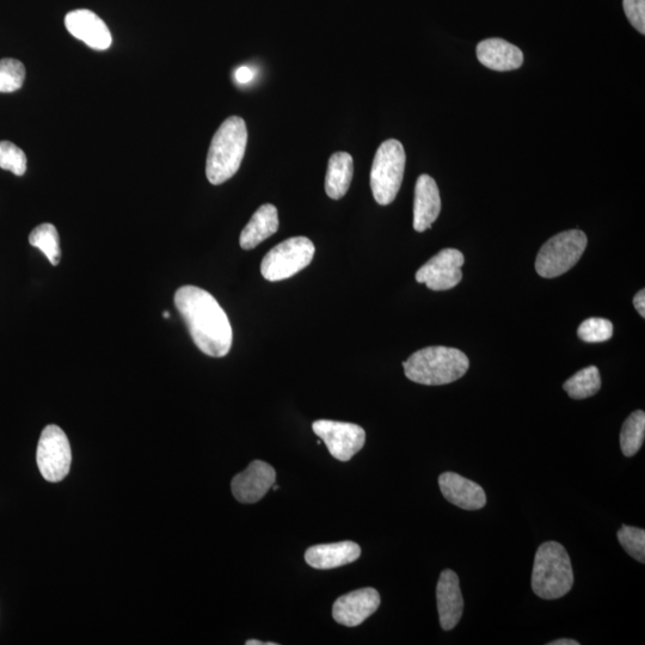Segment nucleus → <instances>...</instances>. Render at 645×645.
Returning <instances> with one entry per match:
<instances>
[{
    "mask_svg": "<svg viewBox=\"0 0 645 645\" xmlns=\"http://www.w3.org/2000/svg\"><path fill=\"white\" fill-rule=\"evenodd\" d=\"M175 305L202 353L213 358L229 354L233 341L231 324L212 294L199 287L183 286L175 294Z\"/></svg>",
    "mask_w": 645,
    "mask_h": 645,
    "instance_id": "nucleus-1",
    "label": "nucleus"
},
{
    "mask_svg": "<svg viewBox=\"0 0 645 645\" xmlns=\"http://www.w3.org/2000/svg\"><path fill=\"white\" fill-rule=\"evenodd\" d=\"M405 377L411 382L439 386L457 382L469 371L470 361L462 350L428 347L403 362Z\"/></svg>",
    "mask_w": 645,
    "mask_h": 645,
    "instance_id": "nucleus-2",
    "label": "nucleus"
},
{
    "mask_svg": "<svg viewBox=\"0 0 645 645\" xmlns=\"http://www.w3.org/2000/svg\"><path fill=\"white\" fill-rule=\"evenodd\" d=\"M248 144V129L239 116L226 119L215 132L208 151L206 175L208 181L219 186L237 174Z\"/></svg>",
    "mask_w": 645,
    "mask_h": 645,
    "instance_id": "nucleus-3",
    "label": "nucleus"
},
{
    "mask_svg": "<svg viewBox=\"0 0 645 645\" xmlns=\"http://www.w3.org/2000/svg\"><path fill=\"white\" fill-rule=\"evenodd\" d=\"M574 586V571L564 546L548 542L539 546L534 558L532 589L539 598L555 600L567 595Z\"/></svg>",
    "mask_w": 645,
    "mask_h": 645,
    "instance_id": "nucleus-4",
    "label": "nucleus"
},
{
    "mask_svg": "<svg viewBox=\"0 0 645 645\" xmlns=\"http://www.w3.org/2000/svg\"><path fill=\"white\" fill-rule=\"evenodd\" d=\"M407 156L402 143L396 139L384 141L374 157L371 170V188L380 206L395 201L401 189Z\"/></svg>",
    "mask_w": 645,
    "mask_h": 645,
    "instance_id": "nucleus-5",
    "label": "nucleus"
},
{
    "mask_svg": "<svg viewBox=\"0 0 645 645\" xmlns=\"http://www.w3.org/2000/svg\"><path fill=\"white\" fill-rule=\"evenodd\" d=\"M588 239L580 230L558 233L540 249L536 260L537 273L545 279L558 278L581 260Z\"/></svg>",
    "mask_w": 645,
    "mask_h": 645,
    "instance_id": "nucleus-6",
    "label": "nucleus"
},
{
    "mask_svg": "<svg viewBox=\"0 0 645 645\" xmlns=\"http://www.w3.org/2000/svg\"><path fill=\"white\" fill-rule=\"evenodd\" d=\"M315 253V245L309 238L287 239L264 256L261 264L263 278L270 282L290 279L309 266Z\"/></svg>",
    "mask_w": 645,
    "mask_h": 645,
    "instance_id": "nucleus-7",
    "label": "nucleus"
},
{
    "mask_svg": "<svg viewBox=\"0 0 645 645\" xmlns=\"http://www.w3.org/2000/svg\"><path fill=\"white\" fill-rule=\"evenodd\" d=\"M36 462L42 477L48 482L57 483L69 475L72 452L63 429L51 425L42 430Z\"/></svg>",
    "mask_w": 645,
    "mask_h": 645,
    "instance_id": "nucleus-8",
    "label": "nucleus"
},
{
    "mask_svg": "<svg viewBox=\"0 0 645 645\" xmlns=\"http://www.w3.org/2000/svg\"><path fill=\"white\" fill-rule=\"evenodd\" d=\"M312 429L327 445L331 456L340 462H348L365 446V430L354 423L319 420L313 423Z\"/></svg>",
    "mask_w": 645,
    "mask_h": 645,
    "instance_id": "nucleus-9",
    "label": "nucleus"
},
{
    "mask_svg": "<svg viewBox=\"0 0 645 645\" xmlns=\"http://www.w3.org/2000/svg\"><path fill=\"white\" fill-rule=\"evenodd\" d=\"M464 262L462 251L444 249L419 269L416 273V281L419 284H426L432 291L452 290L463 279Z\"/></svg>",
    "mask_w": 645,
    "mask_h": 645,
    "instance_id": "nucleus-10",
    "label": "nucleus"
},
{
    "mask_svg": "<svg viewBox=\"0 0 645 645\" xmlns=\"http://www.w3.org/2000/svg\"><path fill=\"white\" fill-rule=\"evenodd\" d=\"M276 481L272 465L262 460H254L247 469L232 479L231 489L235 499L241 503H256L263 499Z\"/></svg>",
    "mask_w": 645,
    "mask_h": 645,
    "instance_id": "nucleus-11",
    "label": "nucleus"
},
{
    "mask_svg": "<svg viewBox=\"0 0 645 645\" xmlns=\"http://www.w3.org/2000/svg\"><path fill=\"white\" fill-rule=\"evenodd\" d=\"M380 601V595L374 588H362L343 595L335 601L333 607L335 622L355 628L377 612Z\"/></svg>",
    "mask_w": 645,
    "mask_h": 645,
    "instance_id": "nucleus-12",
    "label": "nucleus"
},
{
    "mask_svg": "<svg viewBox=\"0 0 645 645\" xmlns=\"http://www.w3.org/2000/svg\"><path fill=\"white\" fill-rule=\"evenodd\" d=\"M66 29L76 39L96 51H106L112 46L113 38L107 24L95 12L90 10H75L65 18Z\"/></svg>",
    "mask_w": 645,
    "mask_h": 645,
    "instance_id": "nucleus-13",
    "label": "nucleus"
},
{
    "mask_svg": "<svg viewBox=\"0 0 645 645\" xmlns=\"http://www.w3.org/2000/svg\"><path fill=\"white\" fill-rule=\"evenodd\" d=\"M436 600L441 628L445 631L456 628L463 616L464 599L458 575L453 570L442 571L436 587Z\"/></svg>",
    "mask_w": 645,
    "mask_h": 645,
    "instance_id": "nucleus-14",
    "label": "nucleus"
},
{
    "mask_svg": "<svg viewBox=\"0 0 645 645\" xmlns=\"http://www.w3.org/2000/svg\"><path fill=\"white\" fill-rule=\"evenodd\" d=\"M439 485L445 499L465 511H478L487 503V495L481 485L458 473H442L439 477Z\"/></svg>",
    "mask_w": 645,
    "mask_h": 645,
    "instance_id": "nucleus-15",
    "label": "nucleus"
},
{
    "mask_svg": "<svg viewBox=\"0 0 645 645\" xmlns=\"http://www.w3.org/2000/svg\"><path fill=\"white\" fill-rule=\"evenodd\" d=\"M441 212L438 184L433 177L421 175L416 182L414 200V229L425 232L432 227Z\"/></svg>",
    "mask_w": 645,
    "mask_h": 645,
    "instance_id": "nucleus-16",
    "label": "nucleus"
},
{
    "mask_svg": "<svg viewBox=\"0 0 645 645\" xmlns=\"http://www.w3.org/2000/svg\"><path fill=\"white\" fill-rule=\"evenodd\" d=\"M479 63L497 72L518 70L524 64V53L519 47L502 39H488L478 43Z\"/></svg>",
    "mask_w": 645,
    "mask_h": 645,
    "instance_id": "nucleus-17",
    "label": "nucleus"
},
{
    "mask_svg": "<svg viewBox=\"0 0 645 645\" xmlns=\"http://www.w3.org/2000/svg\"><path fill=\"white\" fill-rule=\"evenodd\" d=\"M360 556L361 549L358 544L340 542L312 546L305 552V561L312 568L329 570L358 561Z\"/></svg>",
    "mask_w": 645,
    "mask_h": 645,
    "instance_id": "nucleus-18",
    "label": "nucleus"
},
{
    "mask_svg": "<svg viewBox=\"0 0 645 645\" xmlns=\"http://www.w3.org/2000/svg\"><path fill=\"white\" fill-rule=\"evenodd\" d=\"M278 230V210L273 205H263L258 208L248 225L244 227L241 238H239V244L244 250L255 249L266 239L272 237Z\"/></svg>",
    "mask_w": 645,
    "mask_h": 645,
    "instance_id": "nucleus-19",
    "label": "nucleus"
},
{
    "mask_svg": "<svg viewBox=\"0 0 645 645\" xmlns=\"http://www.w3.org/2000/svg\"><path fill=\"white\" fill-rule=\"evenodd\" d=\"M353 157L347 152H336L329 159L325 192L330 199L340 200L347 194L353 180Z\"/></svg>",
    "mask_w": 645,
    "mask_h": 645,
    "instance_id": "nucleus-20",
    "label": "nucleus"
},
{
    "mask_svg": "<svg viewBox=\"0 0 645 645\" xmlns=\"http://www.w3.org/2000/svg\"><path fill=\"white\" fill-rule=\"evenodd\" d=\"M563 389L573 399H586L597 395L601 389V377L598 367L589 366L583 368L564 383Z\"/></svg>",
    "mask_w": 645,
    "mask_h": 645,
    "instance_id": "nucleus-21",
    "label": "nucleus"
},
{
    "mask_svg": "<svg viewBox=\"0 0 645 645\" xmlns=\"http://www.w3.org/2000/svg\"><path fill=\"white\" fill-rule=\"evenodd\" d=\"M645 438V414L642 410L635 411L624 422L620 433V447L625 457H634L641 450Z\"/></svg>",
    "mask_w": 645,
    "mask_h": 645,
    "instance_id": "nucleus-22",
    "label": "nucleus"
},
{
    "mask_svg": "<svg viewBox=\"0 0 645 645\" xmlns=\"http://www.w3.org/2000/svg\"><path fill=\"white\" fill-rule=\"evenodd\" d=\"M29 243L46 255L53 266L61 260L59 233L52 224H42L30 233Z\"/></svg>",
    "mask_w": 645,
    "mask_h": 645,
    "instance_id": "nucleus-23",
    "label": "nucleus"
},
{
    "mask_svg": "<svg viewBox=\"0 0 645 645\" xmlns=\"http://www.w3.org/2000/svg\"><path fill=\"white\" fill-rule=\"evenodd\" d=\"M26 79V67L20 60L6 58L0 60V92L10 94L22 88Z\"/></svg>",
    "mask_w": 645,
    "mask_h": 645,
    "instance_id": "nucleus-24",
    "label": "nucleus"
},
{
    "mask_svg": "<svg viewBox=\"0 0 645 645\" xmlns=\"http://www.w3.org/2000/svg\"><path fill=\"white\" fill-rule=\"evenodd\" d=\"M0 169L23 176L27 171L26 153L10 141H0Z\"/></svg>",
    "mask_w": 645,
    "mask_h": 645,
    "instance_id": "nucleus-25",
    "label": "nucleus"
},
{
    "mask_svg": "<svg viewBox=\"0 0 645 645\" xmlns=\"http://www.w3.org/2000/svg\"><path fill=\"white\" fill-rule=\"evenodd\" d=\"M577 335L587 343L606 342L612 339L613 324L605 318H589L580 325Z\"/></svg>",
    "mask_w": 645,
    "mask_h": 645,
    "instance_id": "nucleus-26",
    "label": "nucleus"
},
{
    "mask_svg": "<svg viewBox=\"0 0 645 645\" xmlns=\"http://www.w3.org/2000/svg\"><path fill=\"white\" fill-rule=\"evenodd\" d=\"M618 540L632 558L645 562V531L642 528L623 526L618 531Z\"/></svg>",
    "mask_w": 645,
    "mask_h": 645,
    "instance_id": "nucleus-27",
    "label": "nucleus"
},
{
    "mask_svg": "<svg viewBox=\"0 0 645 645\" xmlns=\"http://www.w3.org/2000/svg\"><path fill=\"white\" fill-rule=\"evenodd\" d=\"M626 17L638 32L645 34V0H623Z\"/></svg>",
    "mask_w": 645,
    "mask_h": 645,
    "instance_id": "nucleus-28",
    "label": "nucleus"
},
{
    "mask_svg": "<svg viewBox=\"0 0 645 645\" xmlns=\"http://www.w3.org/2000/svg\"><path fill=\"white\" fill-rule=\"evenodd\" d=\"M235 76L238 83L245 84L253 81L254 72L248 66H241L237 69Z\"/></svg>",
    "mask_w": 645,
    "mask_h": 645,
    "instance_id": "nucleus-29",
    "label": "nucleus"
},
{
    "mask_svg": "<svg viewBox=\"0 0 645 645\" xmlns=\"http://www.w3.org/2000/svg\"><path fill=\"white\" fill-rule=\"evenodd\" d=\"M634 306L637 312L640 313L641 317L644 318L645 317V291L644 290L636 294V297L634 298Z\"/></svg>",
    "mask_w": 645,
    "mask_h": 645,
    "instance_id": "nucleus-30",
    "label": "nucleus"
},
{
    "mask_svg": "<svg viewBox=\"0 0 645 645\" xmlns=\"http://www.w3.org/2000/svg\"><path fill=\"white\" fill-rule=\"evenodd\" d=\"M579 642H576L574 640H557L554 642H550L549 645H579Z\"/></svg>",
    "mask_w": 645,
    "mask_h": 645,
    "instance_id": "nucleus-31",
    "label": "nucleus"
},
{
    "mask_svg": "<svg viewBox=\"0 0 645 645\" xmlns=\"http://www.w3.org/2000/svg\"><path fill=\"white\" fill-rule=\"evenodd\" d=\"M245 644H247V645H278L276 643H266V642H260V641H256V640L247 641V642H245Z\"/></svg>",
    "mask_w": 645,
    "mask_h": 645,
    "instance_id": "nucleus-32",
    "label": "nucleus"
},
{
    "mask_svg": "<svg viewBox=\"0 0 645 645\" xmlns=\"http://www.w3.org/2000/svg\"><path fill=\"white\" fill-rule=\"evenodd\" d=\"M164 318H170V313L168 311L163 312Z\"/></svg>",
    "mask_w": 645,
    "mask_h": 645,
    "instance_id": "nucleus-33",
    "label": "nucleus"
},
{
    "mask_svg": "<svg viewBox=\"0 0 645 645\" xmlns=\"http://www.w3.org/2000/svg\"><path fill=\"white\" fill-rule=\"evenodd\" d=\"M273 489H274L275 491H278V490L280 489V487H279V485H273Z\"/></svg>",
    "mask_w": 645,
    "mask_h": 645,
    "instance_id": "nucleus-34",
    "label": "nucleus"
}]
</instances>
